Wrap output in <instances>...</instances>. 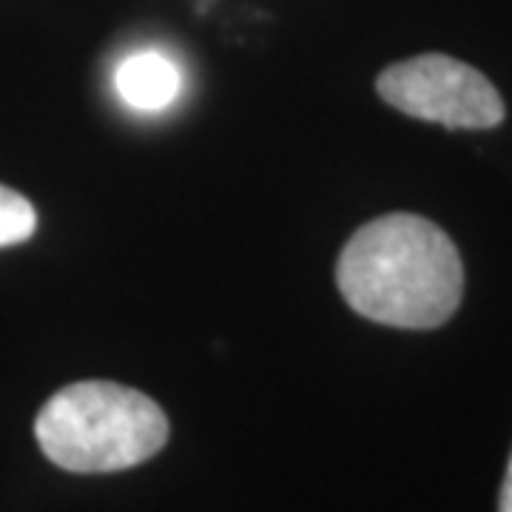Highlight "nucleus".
Wrapping results in <instances>:
<instances>
[{
    "label": "nucleus",
    "instance_id": "nucleus-2",
    "mask_svg": "<svg viewBox=\"0 0 512 512\" xmlns=\"http://www.w3.org/2000/svg\"><path fill=\"white\" fill-rule=\"evenodd\" d=\"M35 439L69 473H117L157 456L168 441L163 407L114 382H74L40 407Z\"/></svg>",
    "mask_w": 512,
    "mask_h": 512
},
{
    "label": "nucleus",
    "instance_id": "nucleus-4",
    "mask_svg": "<svg viewBox=\"0 0 512 512\" xmlns=\"http://www.w3.org/2000/svg\"><path fill=\"white\" fill-rule=\"evenodd\" d=\"M114 86L131 109L163 111L183 92V72L163 52L143 49L120 60L114 72Z\"/></svg>",
    "mask_w": 512,
    "mask_h": 512
},
{
    "label": "nucleus",
    "instance_id": "nucleus-1",
    "mask_svg": "<svg viewBox=\"0 0 512 512\" xmlns=\"http://www.w3.org/2000/svg\"><path fill=\"white\" fill-rule=\"evenodd\" d=\"M336 285L370 322L430 330L458 311L464 265L456 242L436 222L399 211L367 222L348 239Z\"/></svg>",
    "mask_w": 512,
    "mask_h": 512
},
{
    "label": "nucleus",
    "instance_id": "nucleus-5",
    "mask_svg": "<svg viewBox=\"0 0 512 512\" xmlns=\"http://www.w3.org/2000/svg\"><path fill=\"white\" fill-rule=\"evenodd\" d=\"M37 211L23 194L0 185V248L20 245L35 234Z\"/></svg>",
    "mask_w": 512,
    "mask_h": 512
},
{
    "label": "nucleus",
    "instance_id": "nucleus-3",
    "mask_svg": "<svg viewBox=\"0 0 512 512\" xmlns=\"http://www.w3.org/2000/svg\"><path fill=\"white\" fill-rule=\"evenodd\" d=\"M376 92L387 106L444 128H495L504 100L484 74L447 55H419L387 66Z\"/></svg>",
    "mask_w": 512,
    "mask_h": 512
},
{
    "label": "nucleus",
    "instance_id": "nucleus-6",
    "mask_svg": "<svg viewBox=\"0 0 512 512\" xmlns=\"http://www.w3.org/2000/svg\"><path fill=\"white\" fill-rule=\"evenodd\" d=\"M498 512H512V456L510 464H507V476H504L501 498H498Z\"/></svg>",
    "mask_w": 512,
    "mask_h": 512
}]
</instances>
